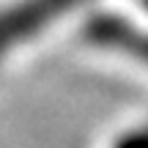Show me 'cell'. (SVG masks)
Masks as SVG:
<instances>
[{"instance_id": "277c9868", "label": "cell", "mask_w": 148, "mask_h": 148, "mask_svg": "<svg viewBox=\"0 0 148 148\" xmlns=\"http://www.w3.org/2000/svg\"><path fill=\"white\" fill-rule=\"evenodd\" d=\"M143 3H145V8H148V0H143Z\"/></svg>"}, {"instance_id": "3957f363", "label": "cell", "mask_w": 148, "mask_h": 148, "mask_svg": "<svg viewBox=\"0 0 148 148\" xmlns=\"http://www.w3.org/2000/svg\"><path fill=\"white\" fill-rule=\"evenodd\" d=\"M110 148H148V121L126 129V132H121L112 140Z\"/></svg>"}, {"instance_id": "7a4b0ae2", "label": "cell", "mask_w": 148, "mask_h": 148, "mask_svg": "<svg viewBox=\"0 0 148 148\" xmlns=\"http://www.w3.org/2000/svg\"><path fill=\"white\" fill-rule=\"evenodd\" d=\"M85 41H90L93 47L110 49V52H121L134 58L137 63L148 66V30L137 27L134 22H129L126 16L118 14H96L85 22L82 27Z\"/></svg>"}, {"instance_id": "6da1fadb", "label": "cell", "mask_w": 148, "mask_h": 148, "mask_svg": "<svg viewBox=\"0 0 148 148\" xmlns=\"http://www.w3.org/2000/svg\"><path fill=\"white\" fill-rule=\"evenodd\" d=\"M82 0H22L0 11V58Z\"/></svg>"}]
</instances>
